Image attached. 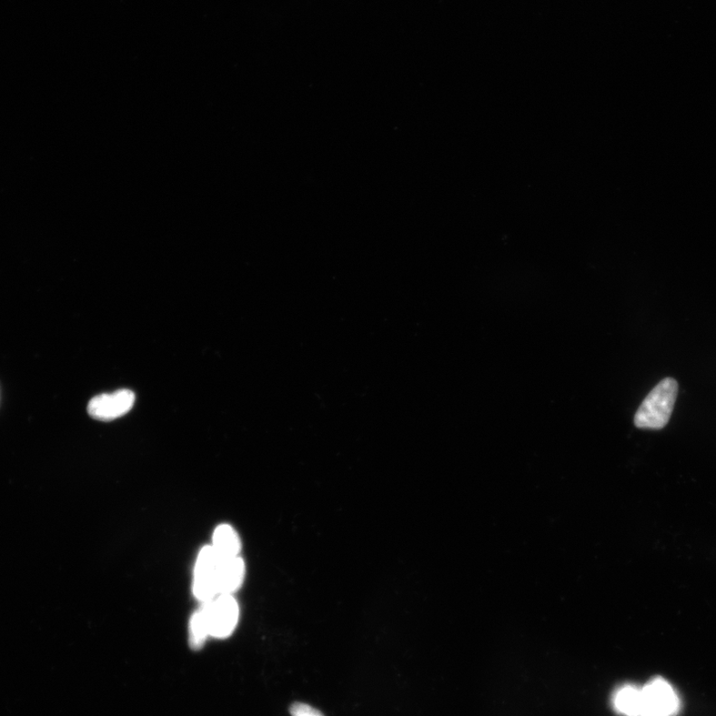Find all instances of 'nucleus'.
<instances>
[{"mask_svg":"<svg viewBox=\"0 0 716 716\" xmlns=\"http://www.w3.org/2000/svg\"><path fill=\"white\" fill-rule=\"evenodd\" d=\"M290 712L291 716H324L320 711L301 702L291 704Z\"/></svg>","mask_w":716,"mask_h":716,"instance_id":"9d476101","label":"nucleus"},{"mask_svg":"<svg viewBox=\"0 0 716 716\" xmlns=\"http://www.w3.org/2000/svg\"><path fill=\"white\" fill-rule=\"evenodd\" d=\"M614 708L627 716H643L644 704L642 691L626 685L621 688L614 697Z\"/></svg>","mask_w":716,"mask_h":716,"instance_id":"6e6552de","label":"nucleus"},{"mask_svg":"<svg viewBox=\"0 0 716 716\" xmlns=\"http://www.w3.org/2000/svg\"><path fill=\"white\" fill-rule=\"evenodd\" d=\"M211 547L221 558H235L239 557L241 541L234 528L228 524H221L214 533V544Z\"/></svg>","mask_w":716,"mask_h":716,"instance_id":"0eeeda50","label":"nucleus"},{"mask_svg":"<svg viewBox=\"0 0 716 716\" xmlns=\"http://www.w3.org/2000/svg\"><path fill=\"white\" fill-rule=\"evenodd\" d=\"M135 393L123 389L109 395H100L89 402L91 417L100 421H112L127 415L135 405Z\"/></svg>","mask_w":716,"mask_h":716,"instance_id":"39448f33","label":"nucleus"},{"mask_svg":"<svg viewBox=\"0 0 716 716\" xmlns=\"http://www.w3.org/2000/svg\"><path fill=\"white\" fill-rule=\"evenodd\" d=\"M643 716H672L680 710V701L671 684L663 679L652 680L642 690Z\"/></svg>","mask_w":716,"mask_h":716,"instance_id":"7ed1b4c3","label":"nucleus"},{"mask_svg":"<svg viewBox=\"0 0 716 716\" xmlns=\"http://www.w3.org/2000/svg\"><path fill=\"white\" fill-rule=\"evenodd\" d=\"M679 385L673 378H664L645 397L635 415V426L661 430L668 425L677 401Z\"/></svg>","mask_w":716,"mask_h":716,"instance_id":"f257e3e1","label":"nucleus"},{"mask_svg":"<svg viewBox=\"0 0 716 716\" xmlns=\"http://www.w3.org/2000/svg\"><path fill=\"white\" fill-rule=\"evenodd\" d=\"M219 559L213 547H206L199 553L196 564L194 593L201 602L207 603L219 595L217 587Z\"/></svg>","mask_w":716,"mask_h":716,"instance_id":"20e7f679","label":"nucleus"},{"mask_svg":"<svg viewBox=\"0 0 716 716\" xmlns=\"http://www.w3.org/2000/svg\"><path fill=\"white\" fill-rule=\"evenodd\" d=\"M245 563L240 557L219 559L217 587L219 594H234L243 583Z\"/></svg>","mask_w":716,"mask_h":716,"instance_id":"423d86ee","label":"nucleus"},{"mask_svg":"<svg viewBox=\"0 0 716 716\" xmlns=\"http://www.w3.org/2000/svg\"><path fill=\"white\" fill-rule=\"evenodd\" d=\"M209 634L211 637L224 639L230 636L237 627L239 620V605L231 594H219L217 597L204 603Z\"/></svg>","mask_w":716,"mask_h":716,"instance_id":"f03ea898","label":"nucleus"},{"mask_svg":"<svg viewBox=\"0 0 716 716\" xmlns=\"http://www.w3.org/2000/svg\"><path fill=\"white\" fill-rule=\"evenodd\" d=\"M210 637L205 606L197 610L189 624V644L194 650L204 647L207 638Z\"/></svg>","mask_w":716,"mask_h":716,"instance_id":"1a4fd4ad","label":"nucleus"}]
</instances>
